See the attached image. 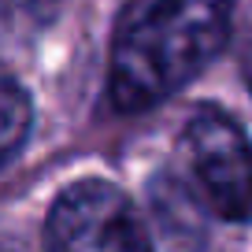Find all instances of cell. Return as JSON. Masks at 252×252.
Wrapping results in <instances>:
<instances>
[{"label": "cell", "mask_w": 252, "mask_h": 252, "mask_svg": "<svg viewBox=\"0 0 252 252\" xmlns=\"http://www.w3.org/2000/svg\"><path fill=\"white\" fill-rule=\"evenodd\" d=\"M230 0H130L111 33L108 96L137 115L204 71L226 48Z\"/></svg>", "instance_id": "obj_1"}, {"label": "cell", "mask_w": 252, "mask_h": 252, "mask_svg": "<svg viewBox=\"0 0 252 252\" xmlns=\"http://www.w3.org/2000/svg\"><path fill=\"white\" fill-rule=\"evenodd\" d=\"M182 152L197 182V193L219 219L249 222L252 219V141L237 119L222 108L204 104L189 115Z\"/></svg>", "instance_id": "obj_2"}, {"label": "cell", "mask_w": 252, "mask_h": 252, "mask_svg": "<svg viewBox=\"0 0 252 252\" xmlns=\"http://www.w3.org/2000/svg\"><path fill=\"white\" fill-rule=\"evenodd\" d=\"M45 241L48 252H152L134 200L100 178L74 182L56 197Z\"/></svg>", "instance_id": "obj_3"}, {"label": "cell", "mask_w": 252, "mask_h": 252, "mask_svg": "<svg viewBox=\"0 0 252 252\" xmlns=\"http://www.w3.org/2000/svg\"><path fill=\"white\" fill-rule=\"evenodd\" d=\"M30 123H33V108H30L26 89L11 78H0V167L26 141Z\"/></svg>", "instance_id": "obj_4"}, {"label": "cell", "mask_w": 252, "mask_h": 252, "mask_svg": "<svg viewBox=\"0 0 252 252\" xmlns=\"http://www.w3.org/2000/svg\"><path fill=\"white\" fill-rule=\"evenodd\" d=\"M60 4L63 0H0V41L37 30L48 23V15H56Z\"/></svg>", "instance_id": "obj_5"}, {"label": "cell", "mask_w": 252, "mask_h": 252, "mask_svg": "<svg viewBox=\"0 0 252 252\" xmlns=\"http://www.w3.org/2000/svg\"><path fill=\"white\" fill-rule=\"evenodd\" d=\"M241 71H245V82H249V93H252V41H249V48H245V56H241Z\"/></svg>", "instance_id": "obj_6"}]
</instances>
